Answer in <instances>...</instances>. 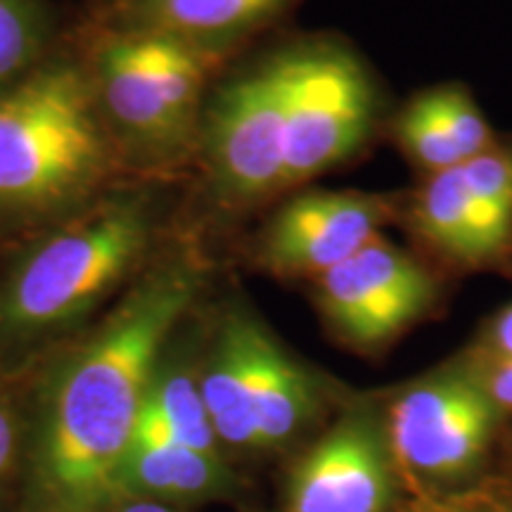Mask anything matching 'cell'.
Segmentation results:
<instances>
[{"instance_id":"26","label":"cell","mask_w":512,"mask_h":512,"mask_svg":"<svg viewBox=\"0 0 512 512\" xmlns=\"http://www.w3.org/2000/svg\"><path fill=\"white\" fill-rule=\"evenodd\" d=\"M119 512H174L166 503L157 501H145V498H133L131 503H126Z\"/></svg>"},{"instance_id":"24","label":"cell","mask_w":512,"mask_h":512,"mask_svg":"<svg viewBox=\"0 0 512 512\" xmlns=\"http://www.w3.org/2000/svg\"><path fill=\"white\" fill-rule=\"evenodd\" d=\"M482 377L486 394L496 403L501 413H512V358L510 361L496 363V366L477 368Z\"/></svg>"},{"instance_id":"23","label":"cell","mask_w":512,"mask_h":512,"mask_svg":"<svg viewBox=\"0 0 512 512\" xmlns=\"http://www.w3.org/2000/svg\"><path fill=\"white\" fill-rule=\"evenodd\" d=\"M512 358V304L491 320L489 330L484 332L482 344H479L477 368L496 366V363L510 361Z\"/></svg>"},{"instance_id":"5","label":"cell","mask_w":512,"mask_h":512,"mask_svg":"<svg viewBox=\"0 0 512 512\" xmlns=\"http://www.w3.org/2000/svg\"><path fill=\"white\" fill-rule=\"evenodd\" d=\"M285 105V188L342 164L373 128V86L358 57L330 38L275 55Z\"/></svg>"},{"instance_id":"7","label":"cell","mask_w":512,"mask_h":512,"mask_svg":"<svg viewBox=\"0 0 512 512\" xmlns=\"http://www.w3.org/2000/svg\"><path fill=\"white\" fill-rule=\"evenodd\" d=\"M207 145L228 200L254 202L285 188V105L275 55L219 93Z\"/></svg>"},{"instance_id":"15","label":"cell","mask_w":512,"mask_h":512,"mask_svg":"<svg viewBox=\"0 0 512 512\" xmlns=\"http://www.w3.org/2000/svg\"><path fill=\"white\" fill-rule=\"evenodd\" d=\"M200 392L216 439L235 448H259L249 382V316H233L223 325Z\"/></svg>"},{"instance_id":"8","label":"cell","mask_w":512,"mask_h":512,"mask_svg":"<svg viewBox=\"0 0 512 512\" xmlns=\"http://www.w3.org/2000/svg\"><path fill=\"white\" fill-rule=\"evenodd\" d=\"M399 479L384 418L351 408L294 465L287 512H394Z\"/></svg>"},{"instance_id":"1","label":"cell","mask_w":512,"mask_h":512,"mask_svg":"<svg viewBox=\"0 0 512 512\" xmlns=\"http://www.w3.org/2000/svg\"><path fill=\"white\" fill-rule=\"evenodd\" d=\"M192 294L190 268H162L133 290L64 368L41 453V486L50 512H95L112 498L159 354Z\"/></svg>"},{"instance_id":"3","label":"cell","mask_w":512,"mask_h":512,"mask_svg":"<svg viewBox=\"0 0 512 512\" xmlns=\"http://www.w3.org/2000/svg\"><path fill=\"white\" fill-rule=\"evenodd\" d=\"M145 207L107 202L41 242L0 294V328L34 335L93 306L136 264L147 242Z\"/></svg>"},{"instance_id":"22","label":"cell","mask_w":512,"mask_h":512,"mask_svg":"<svg viewBox=\"0 0 512 512\" xmlns=\"http://www.w3.org/2000/svg\"><path fill=\"white\" fill-rule=\"evenodd\" d=\"M394 512H512V491L486 482L472 489L413 494L411 501Z\"/></svg>"},{"instance_id":"10","label":"cell","mask_w":512,"mask_h":512,"mask_svg":"<svg viewBox=\"0 0 512 512\" xmlns=\"http://www.w3.org/2000/svg\"><path fill=\"white\" fill-rule=\"evenodd\" d=\"M297 0H121V29L171 36L214 53L285 15Z\"/></svg>"},{"instance_id":"13","label":"cell","mask_w":512,"mask_h":512,"mask_svg":"<svg viewBox=\"0 0 512 512\" xmlns=\"http://www.w3.org/2000/svg\"><path fill=\"white\" fill-rule=\"evenodd\" d=\"M415 226L439 252L467 266L494 259L510 238V230L475 202L460 166L430 174L415 200Z\"/></svg>"},{"instance_id":"11","label":"cell","mask_w":512,"mask_h":512,"mask_svg":"<svg viewBox=\"0 0 512 512\" xmlns=\"http://www.w3.org/2000/svg\"><path fill=\"white\" fill-rule=\"evenodd\" d=\"M249 382L259 448L292 441L316 413L311 377L254 318H249Z\"/></svg>"},{"instance_id":"6","label":"cell","mask_w":512,"mask_h":512,"mask_svg":"<svg viewBox=\"0 0 512 512\" xmlns=\"http://www.w3.org/2000/svg\"><path fill=\"white\" fill-rule=\"evenodd\" d=\"M316 302L344 342L373 351L392 342L432 309V275L411 254L375 238L361 252L313 278Z\"/></svg>"},{"instance_id":"9","label":"cell","mask_w":512,"mask_h":512,"mask_svg":"<svg viewBox=\"0 0 512 512\" xmlns=\"http://www.w3.org/2000/svg\"><path fill=\"white\" fill-rule=\"evenodd\" d=\"M389 204L361 192H306L273 216L261 261L283 278H318L380 238Z\"/></svg>"},{"instance_id":"19","label":"cell","mask_w":512,"mask_h":512,"mask_svg":"<svg viewBox=\"0 0 512 512\" xmlns=\"http://www.w3.org/2000/svg\"><path fill=\"white\" fill-rule=\"evenodd\" d=\"M427 102L434 117H437L439 126L451 140L458 155L467 159L482 155L491 147V128L486 124L484 114L479 112L477 102L470 98V93L463 88L448 86L437 88V91L422 95Z\"/></svg>"},{"instance_id":"21","label":"cell","mask_w":512,"mask_h":512,"mask_svg":"<svg viewBox=\"0 0 512 512\" xmlns=\"http://www.w3.org/2000/svg\"><path fill=\"white\" fill-rule=\"evenodd\" d=\"M399 140L408 157L430 174H441V171L456 169L463 164V157L458 155V150L448 140L444 128L439 126L437 117L422 98L415 100L401 114Z\"/></svg>"},{"instance_id":"20","label":"cell","mask_w":512,"mask_h":512,"mask_svg":"<svg viewBox=\"0 0 512 512\" xmlns=\"http://www.w3.org/2000/svg\"><path fill=\"white\" fill-rule=\"evenodd\" d=\"M475 202L503 228L512 230V150L491 145L460 164Z\"/></svg>"},{"instance_id":"14","label":"cell","mask_w":512,"mask_h":512,"mask_svg":"<svg viewBox=\"0 0 512 512\" xmlns=\"http://www.w3.org/2000/svg\"><path fill=\"white\" fill-rule=\"evenodd\" d=\"M98 86L102 105L128 136L145 145H171L185 136L152 81L133 31L102 43L98 55Z\"/></svg>"},{"instance_id":"12","label":"cell","mask_w":512,"mask_h":512,"mask_svg":"<svg viewBox=\"0 0 512 512\" xmlns=\"http://www.w3.org/2000/svg\"><path fill=\"white\" fill-rule=\"evenodd\" d=\"M230 489L233 472L219 453L159 441H133L114 479V494L157 503L209 501L226 496Z\"/></svg>"},{"instance_id":"16","label":"cell","mask_w":512,"mask_h":512,"mask_svg":"<svg viewBox=\"0 0 512 512\" xmlns=\"http://www.w3.org/2000/svg\"><path fill=\"white\" fill-rule=\"evenodd\" d=\"M133 441H159L219 453V439L202 401L200 380L185 370L155 373L147 387L143 411Z\"/></svg>"},{"instance_id":"4","label":"cell","mask_w":512,"mask_h":512,"mask_svg":"<svg viewBox=\"0 0 512 512\" xmlns=\"http://www.w3.org/2000/svg\"><path fill=\"white\" fill-rule=\"evenodd\" d=\"M501 411L475 366L439 370L389 403L384 430L399 477L413 494L470 482L489 456Z\"/></svg>"},{"instance_id":"25","label":"cell","mask_w":512,"mask_h":512,"mask_svg":"<svg viewBox=\"0 0 512 512\" xmlns=\"http://www.w3.org/2000/svg\"><path fill=\"white\" fill-rule=\"evenodd\" d=\"M15 441H17V427L15 418L5 406H0V484H3L5 475H8L12 456H15Z\"/></svg>"},{"instance_id":"2","label":"cell","mask_w":512,"mask_h":512,"mask_svg":"<svg viewBox=\"0 0 512 512\" xmlns=\"http://www.w3.org/2000/svg\"><path fill=\"white\" fill-rule=\"evenodd\" d=\"M105 166L95 100L74 64L53 62L0 93V211L76 200Z\"/></svg>"},{"instance_id":"18","label":"cell","mask_w":512,"mask_h":512,"mask_svg":"<svg viewBox=\"0 0 512 512\" xmlns=\"http://www.w3.org/2000/svg\"><path fill=\"white\" fill-rule=\"evenodd\" d=\"M53 31L46 0H0V93L31 74Z\"/></svg>"},{"instance_id":"17","label":"cell","mask_w":512,"mask_h":512,"mask_svg":"<svg viewBox=\"0 0 512 512\" xmlns=\"http://www.w3.org/2000/svg\"><path fill=\"white\" fill-rule=\"evenodd\" d=\"M133 34L138 38L147 72L155 81L166 110L181 126V131H188L200 107L211 53L171 36L143 34V31H133Z\"/></svg>"}]
</instances>
